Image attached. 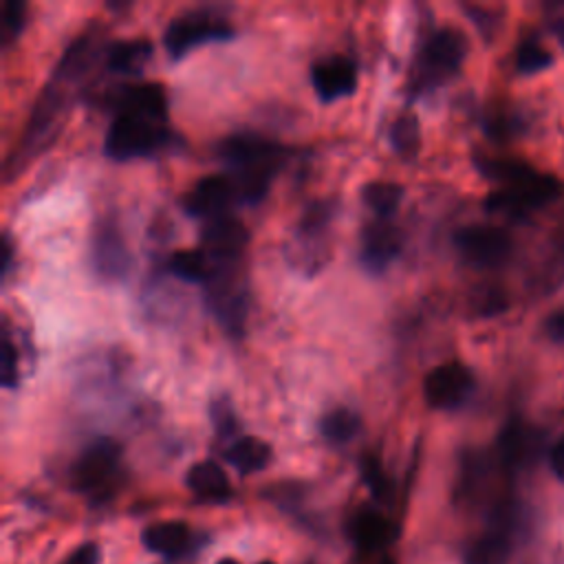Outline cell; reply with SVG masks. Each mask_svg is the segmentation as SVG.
<instances>
[{"mask_svg": "<svg viewBox=\"0 0 564 564\" xmlns=\"http://www.w3.org/2000/svg\"><path fill=\"white\" fill-rule=\"evenodd\" d=\"M249 231L238 218L223 214L209 218L200 231V249L209 262H242Z\"/></svg>", "mask_w": 564, "mask_h": 564, "instance_id": "obj_11", "label": "cell"}, {"mask_svg": "<svg viewBox=\"0 0 564 564\" xmlns=\"http://www.w3.org/2000/svg\"><path fill=\"white\" fill-rule=\"evenodd\" d=\"M234 200H240V196L231 174H205L183 196V207L189 216L216 218Z\"/></svg>", "mask_w": 564, "mask_h": 564, "instance_id": "obj_12", "label": "cell"}, {"mask_svg": "<svg viewBox=\"0 0 564 564\" xmlns=\"http://www.w3.org/2000/svg\"><path fill=\"white\" fill-rule=\"evenodd\" d=\"M189 491L205 502H225L231 498V485L225 469L214 460H198L187 469Z\"/></svg>", "mask_w": 564, "mask_h": 564, "instance_id": "obj_20", "label": "cell"}, {"mask_svg": "<svg viewBox=\"0 0 564 564\" xmlns=\"http://www.w3.org/2000/svg\"><path fill=\"white\" fill-rule=\"evenodd\" d=\"M170 139L172 134L167 132L165 121L132 112H117L106 130L104 152L117 161L148 156L165 148Z\"/></svg>", "mask_w": 564, "mask_h": 564, "instance_id": "obj_2", "label": "cell"}, {"mask_svg": "<svg viewBox=\"0 0 564 564\" xmlns=\"http://www.w3.org/2000/svg\"><path fill=\"white\" fill-rule=\"evenodd\" d=\"M540 449V434L538 430L529 427L522 421H509L498 436L496 445V460L505 474H513L527 467Z\"/></svg>", "mask_w": 564, "mask_h": 564, "instance_id": "obj_13", "label": "cell"}, {"mask_svg": "<svg viewBox=\"0 0 564 564\" xmlns=\"http://www.w3.org/2000/svg\"><path fill=\"white\" fill-rule=\"evenodd\" d=\"M544 330L553 341H562L564 344V311H555L546 317L544 322Z\"/></svg>", "mask_w": 564, "mask_h": 564, "instance_id": "obj_33", "label": "cell"}, {"mask_svg": "<svg viewBox=\"0 0 564 564\" xmlns=\"http://www.w3.org/2000/svg\"><path fill=\"white\" fill-rule=\"evenodd\" d=\"M381 564H397V562H394V560H390V557H386Z\"/></svg>", "mask_w": 564, "mask_h": 564, "instance_id": "obj_38", "label": "cell"}, {"mask_svg": "<svg viewBox=\"0 0 564 564\" xmlns=\"http://www.w3.org/2000/svg\"><path fill=\"white\" fill-rule=\"evenodd\" d=\"M117 112H132V115L165 121V112H167L165 90L154 82L123 86V90L117 97Z\"/></svg>", "mask_w": 564, "mask_h": 564, "instance_id": "obj_19", "label": "cell"}, {"mask_svg": "<svg viewBox=\"0 0 564 564\" xmlns=\"http://www.w3.org/2000/svg\"><path fill=\"white\" fill-rule=\"evenodd\" d=\"M474 392V375L460 361L432 368L423 379V397L436 410H454Z\"/></svg>", "mask_w": 564, "mask_h": 564, "instance_id": "obj_10", "label": "cell"}, {"mask_svg": "<svg viewBox=\"0 0 564 564\" xmlns=\"http://www.w3.org/2000/svg\"><path fill=\"white\" fill-rule=\"evenodd\" d=\"M564 194V183L546 172L531 170L520 183L511 187H500L489 194L485 207L494 214H505L511 218H522L531 209L542 207Z\"/></svg>", "mask_w": 564, "mask_h": 564, "instance_id": "obj_5", "label": "cell"}, {"mask_svg": "<svg viewBox=\"0 0 564 564\" xmlns=\"http://www.w3.org/2000/svg\"><path fill=\"white\" fill-rule=\"evenodd\" d=\"M11 256H13V249H11L9 236L4 234V236H2V258H0V271H2V278H7V273H9V269H11Z\"/></svg>", "mask_w": 564, "mask_h": 564, "instance_id": "obj_35", "label": "cell"}, {"mask_svg": "<svg viewBox=\"0 0 564 564\" xmlns=\"http://www.w3.org/2000/svg\"><path fill=\"white\" fill-rule=\"evenodd\" d=\"M311 82L315 95L322 101H335L350 95L357 86V68L355 62L344 55H333L319 59L311 68Z\"/></svg>", "mask_w": 564, "mask_h": 564, "instance_id": "obj_15", "label": "cell"}, {"mask_svg": "<svg viewBox=\"0 0 564 564\" xmlns=\"http://www.w3.org/2000/svg\"><path fill=\"white\" fill-rule=\"evenodd\" d=\"M401 231L388 223V218H377L364 227L361 234V262L370 271L386 269L401 251Z\"/></svg>", "mask_w": 564, "mask_h": 564, "instance_id": "obj_16", "label": "cell"}, {"mask_svg": "<svg viewBox=\"0 0 564 564\" xmlns=\"http://www.w3.org/2000/svg\"><path fill=\"white\" fill-rule=\"evenodd\" d=\"M225 460L242 476L256 474L271 463V447L258 436H240L225 449Z\"/></svg>", "mask_w": 564, "mask_h": 564, "instance_id": "obj_21", "label": "cell"}, {"mask_svg": "<svg viewBox=\"0 0 564 564\" xmlns=\"http://www.w3.org/2000/svg\"><path fill=\"white\" fill-rule=\"evenodd\" d=\"M516 520L518 513L511 500H502L494 507L487 531L467 544L463 564H507L513 551Z\"/></svg>", "mask_w": 564, "mask_h": 564, "instance_id": "obj_8", "label": "cell"}, {"mask_svg": "<svg viewBox=\"0 0 564 564\" xmlns=\"http://www.w3.org/2000/svg\"><path fill=\"white\" fill-rule=\"evenodd\" d=\"M121 447L112 438H97L70 465V485L84 496L106 498L119 478Z\"/></svg>", "mask_w": 564, "mask_h": 564, "instance_id": "obj_4", "label": "cell"}, {"mask_svg": "<svg viewBox=\"0 0 564 564\" xmlns=\"http://www.w3.org/2000/svg\"><path fill=\"white\" fill-rule=\"evenodd\" d=\"M551 467H553V474L564 482V436L551 449Z\"/></svg>", "mask_w": 564, "mask_h": 564, "instance_id": "obj_34", "label": "cell"}, {"mask_svg": "<svg viewBox=\"0 0 564 564\" xmlns=\"http://www.w3.org/2000/svg\"><path fill=\"white\" fill-rule=\"evenodd\" d=\"M218 156L231 167L229 174L236 181L240 200L258 203L260 198H264L282 163L284 150L280 143L262 134L238 132L220 141Z\"/></svg>", "mask_w": 564, "mask_h": 564, "instance_id": "obj_1", "label": "cell"}, {"mask_svg": "<svg viewBox=\"0 0 564 564\" xmlns=\"http://www.w3.org/2000/svg\"><path fill=\"white\" fill-rule=\"evenodd\" d=\"M551 62H553L551 51L538 40H524L516 51V68L522 75H533L538 70H544Z\"/></svg>", "mask_w": 564, "mask_h": 564, "instance_id": "obj_28", "label": "cell"}, {"mask_svg": "<svg viewBox=\"0 0 564 564\" xmlns=\"http://www.w3.org/2000/svg\"><path fill=\"white\" fill-rule=\"evenodd\" d=\"M234 35L229 22L212 11H189L174 15L163 31V46L172 59L183 57L189 48L205 42H223Z\"/></svg>", "mask_w": 564, "mask_h": 564, "instance_id": "obj_6", "label": "cell"}, {"mask_svg": "<svg viewBox=\"0 0 564 564\" xmlns=\"http://www.w3.org/2000/svg\"><path fill=\"white\" fill-rule=\"evenodd\" d=\"M22 22H24V2L4 0L0 7V37L4 44L20 33Z\"/></svg>", "mask_w": 564, "mask_h": 564, "instance_id": "obj_29", "label": "cell"}, {"mask_svg": "<svg viewBox=\"0 0 564 564\" xmlns=\"http://www.w3.org/2000/svg\"><path fill=\"white\" fill-rule=\"evenodd\" d=\"M361 427V419L348 408H335L319 419V432L330 443H348L357 436Z\"/></svg>", "mask_w": 564, "mask_h": 564, "instance_id": "obj_25", "label": "cell"}, {"mask_svg": "<svg viewBox=\"0 0 564 564\" xmlns=\"http://www.w3.org/2000/svg\"><path fill=\"white\" fill-rule=\"evenodd\" d=\"M0 381L4 388H13L18 383V352L7 333H2L0 348Z\"/></svg>", "mask_w": 564, "mask_h": 564, "instance_id": "obj_30", "label": "cell"}, {"mask_svg": "<svg viewBox=\"0 0 564 564\" xmlns=\"http://www.w3.org/2000/svg\"><path fill=\"white\" fill-rule=\"evenodd\" d=\"M212 419H214V425L220 434H229L234 432V412L229 408V403H220V401H214L212 403Z\"/></svg>", "mask_w": 564, "mask_h": 564, "instance_id": "obj_32", "label": "cell"}, {"mask_svg": "<svg viewBox=\"0 0 564 564\" xmlns=\"http://www.w3.org/2000/svg\"><path fill=\"white\" fill-rule=\"evenodd\" d=\"M390 143L401 156H412L419 150V121L414 115L403 112L390 126Z\"/></svg>", "mask_w": 564, "mask_h": 564, "instance_id": "obj_26", "label": "cell"}, {"mask_svg": "<svg viewBox=\"0 0 564 564\" xmlns=\"http://www.w3.org/2000/svg\"><path fill=\"white\" fill-rule=\"evenodd\" d=\"M260 564H273V562H260Z\"/></svg>", "mask_w": 564, "mask_h": 564, "instance_id": "obj_39", "label": "cell"}, {"mask_svg": "<svg viewBox=\"0 0 564 564\" xmlns=\"http://www.w3.org/2000/svg\"><path fill=\"white\" fill-rule=\"evenodd\" d=\"M90 260H93V267L104 278H121L126 273L128 251H126V245H123L119 231L112 225H104L97 229V234L93 238Z\"/></svg>", "mask_w": 564, "mask_h": 564, "instance_id": "obj_18", "label": "cell"}, {"mask_svg": "<svg viewBox=\"0 0 564 564\" xmlns=\"http://www.w3.org/2000/svg\"><path fill=\"white\" fill-rule=\"evenodd\" d=\"M467 53L465 35L454 26L436 29L423 44L419 62V82L416 88L436 86L452 77Z\"/></svg>", "mask_w": 564, "mask_h": 564, "instance_id": "obj_7", "label": "cell"}, {"mask_svg": "<svg viewBox=\"0 0 564 564\" xmlns=\"http://www.w3.org/2000/svg\"><path fill=\"white\" fill-rule=\"evenodd\" d=\"M555 33H557V40L564 44V20H560V22H557V26H555Z\"/></svg>", "mask_w": 564, "mask_h": 564, "instance_id": "obj_36", "label": "cell"}, {"mask_svg": "<svg viewBox=\"0 0 564 564\" xmlns=\"http://www.w3.org/2000/svg\"><path fill=\"white\" fill-rule=\"evenodd\" d=\"M359 469H361V478H364L366 487L370 489V496L379 502H388L392 498V482L386 476L379 458L375 454H366L361 458Z\"/></svg>", "mask_w": 564, "mask_h": 564, "instance_id": "obj_27", "label": "cell"}, {"mask_svg": "<svg viewBox=\"0 0 564 564\" xmlns=\"http://www.w3.org/2000/svg\"><path fill=\"white\" fill-rule=\"evenodd\" d=\"M167 269L181 280L205 284L212 264L203 249H178L167 258Z\"/></svg>", "mask_w": 564, "mask_h": 564, "instance_id": "obj_24", "label": "cell"}, {"mask_svg": "<svg viewBox=\"0 0 564 564\" xmlns=\"http://www.w3.org/2000/svg\"><path fill=\"white\" fill-rule=\"evenodd\" d=\"M101 562V549L97 542H84L79 544L64 564H99Z\"/></svg>", "mask_w": 564, "mask_h": 564, "instance_id": "obj_31", "label": "cell"}, {"mask_svg": "<svg viewBox=\"0 0 564 564\" xmlns=\"http://www.w3.org/2000/svg\"><path fill=\"white\" fill-rule=\"evenodd\" d=\"M205 280V297L214 317L234 337L242 335L247 317V286L242 282L240 262H209Z\"/></svg>", "mask_w": 564, "mask_h": 564, "instance_id": "obj_3", "label": "cell"}, {"mask_svg": "<svg viewBox=\"0 0 564 564\" xmlns=\"http://www.w3.org/2000/svg\"><path fill=\"white\" fill-rule=\"evenodd\" d=\"M458 253L474 267H498L513 249L511 236L494 225H467L454 234Z\"/></svg>", "mask_w": 564, "mask_h": 564, "instance_id": "obj_9", "label": "cell"}, {"mask_svg": "<svg viewBox=\"0 0 564 564\" xmlns=\"http://www.w3.org/2000/svg\"><path fill=\"white\" fill-rule=\"evenodd\" d=\"M361 198L377 214V218H388L399 207L403 187L392 181H372L361 187Z\"/></svg>", "mask_w": 564, "mask_h": 564, "instance_id": "obj_23", "label": "cell"}, {"mask_svg": "<svg viewBox=\"0 0 564 564\" xmlns=\"http://www.w3.org/2000/svg\"><path fill=\"white\" fill-rule=\"evenodd\" d=\"M348 538L364 553L383 551L399 538V524L372 507H361L348 522Z\"/></svg>", "mask_w": 564, "mask_h": 564, "instance_id": "obj_14", "label": "cell"}, {"mask_svg": "<svg viewBox=\"0 0 564 564\" xmlns=\"http://www.w3.org/2000/svg\"><path fill=\"white\" fill-rule=\"evenodd\" d=\"M141 542L148 551H152L165 560H174V557L183 555L185 551H189L194 535L185 522L163 520V522L148 524L141 531Z\"/></svg>", "mask_w": 564, "mask_h": 564, "instance_id": "obj_17", "label": "cell"}, {"mask_svg": "<svg viewBox=\"0 0 564 564\" xmlns=\"http://www.w3.org/2000/svg\"><path fill=\"white\" fill-rule=\"evenodd\" d=\"M216 564H240V562L234 560V557H223V560H218Z\"/></svg>", "mask_w": 564, "mask_h": 564, "instance_id": "obj_37", "label": "cell"}, {"mask_svg": "<svg viewBox=\"0 0 564 564\" xmlns=\"http://www.w3.org/2000/svg\"><path fill=\"white\" fill-rule=\"evenodd\" d=\"M106 66L115 73H137L152 55V44L145 37L115 40L106 46Z\"/></svg>", "mask_w": 564, "mask_h": 564, "instance_id": "obj_22", "label": "cell"}]
</instances>
